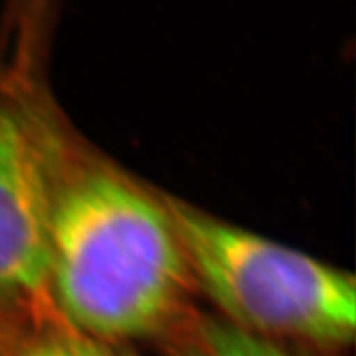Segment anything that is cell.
Listing matches in <instances>:
<instances>
[{
  "label": "cell",
  "instance_id": "cell-4",
  "mask_svg": "<svg viewBox=\"0 0 356 356\" xmlns=\"http://www.w3.org/2000/svg\"><path fill=\"white\" fill-rule=\"evenodd\" d=\"M173 356H296L277 340L252 333L228 320L200 323Z\"/></svg>",
  "mask_w": 356,
  "mask_h": 356
},
{
  "label": "cell",
  "instance_id": "cell-2",
  "mask_svg": "<svg viewBox=\"0 0 356 356\" xmlns=\"http://www.w3.org/2000/svg\"><path fill=\"white\" fill-rule=\"evenodd\" d=\"M165 203L197 287L225 320L277 341L341 346L353 340V275L184 202Z\"/></svg>",
  "mask_w": 356,
  "mask_h": 356
},
{
  "label": "cell",
  "instance_id": "cell-5",
  "mask_svg": "<svg viewBox=\"0 0 356 356\" xmlns=\"http://www.w3.org/2000/svg\"><path fill=\"white\" fill-rule=\"evenodd\" d=\"M15 356H119L109 343L73 328L63 320L61 325L37 322V330L25 338Z\"/></svg>",
  "mask_w": 356,
  "mask_h": 356
},
{
  "label": "cell",
  "instance_id": "cell-1",
  "mask_svg": "<svg viewBox=\"0 0 356 356\" xmlns=\"http://www.w3.org/2000/svg\"><path fill=\"white\" fill-rule=\"evenodd\" d=\"M195 286L165 198L106 165L65 162L50 299L66 323L106 343L159 335L181 317Z\"/></svg>",
  "mask_w": 356,
  "mask_h": 356
},
{
  "label": "cell",
  "instance_id": "cell-3",
  "mask_svg": "<svg viewBox=\"0 0 356 356\" xmlns=\"http://www.w3.org/2000/svg\"><path fill=\"white\" fill-rule=\"evenodd\" d=\"M65 155L30 102L0 97V312L44 315L53 203Z\"/></svg>",
  "mask_w": 356,
  "mask_h": 356
}]
</instances>
